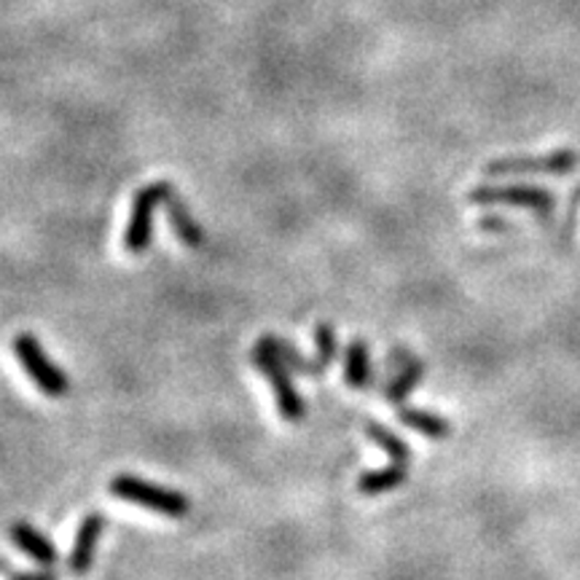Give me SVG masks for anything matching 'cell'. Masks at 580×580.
<instances>
[{"mask_svg": "<svg viewBox=\"0 0 580 580\" xmlns=\"http://www.w3.org/2000/svg\"><path fill=\"white\" fill-rule=\"evenodd\" d=\"M111 494L121 503L140 505V508H149L167 518H183L191 511V500L183 492L162 484H151V481L130 473H119L116 479H111Z\"/></svg>", "mask_w": 580, "mask_h": 580, "instance_id": "cell-1", "label": "cell"}, {"mask_svg": "<svg viewBox=\"0 0 580 580\" xmlns=\"http://www.w3.org/2000/svg\"><path fill=\"white\" fill-rule=\"evenodd\" d=\"M11 350H14V358L20 360L22 371L30 376V382L39 387V393H44L46 398H63V395H67L70 380H67L65 371L46 355V350L33 333H17Z\"/></svg>", "mask_w": 580, "mask_h": 580, "instance_id": "cell-2", "label": "cell"}, {"mask_svg": "<svg viewBox=\"0 0 580 580\" xmlns=\"http://www.w3.org/2000/svg\"><path fill=\"white\" fill-rule=\"evenodd\" d=\"M250 358H253L255 369L266 376L269 387H272L274 393V401H277L280 417L288 419V423H302V419L307 417V403H304L302 395H298V390L293 387L288 365L274 355L266 344H261V341L255 344L253 355Z\"/></svg>", "mask_w": 580, "mask_h": 580, "instance_id": "cell-3", "label": "cell"}, {"mask_svg": "<svg viewBox=\"0 0 580 580\" xmlns=\"http://www.w3.org/2000/svg\"><path fill=\"white\" fill-rule=\"evenodd\" d=\"M578 167V154L572 149H557L546 156H505L494 158L484 167L490 178H518V175H570Z\"/></svg>", "mask_w": 580, "mask_h": 580, "instance_id": "cell-4", "label": "cell"}, {"mask_svg": "<svg viewBox=\"0 0 580 580\" xmlns=\"http://www.w3.org/2000/svg\"><path fill=\"white\" fill-rule=\"evenodd\" d=\"M169 183H151V186L140 188L138 197L132 201L130 223L124 231V250L132 255L145 253L154 240V212L158 205H164V197L169 194Z\"/></svg>", "mask_w": 580, "mask_h": 580, "instance_id": "cell-5", "label": "cell"}, {"mask_svg": "<svg viewBox=\"0 0 580 580\" xmlns=\"http://www.w3.org/2000/svg\"><path fill=\"white\" fill-rule=\"evenodd\" d=\"M468 201H473V205L527 207V210L540 212V216H548L557 205L548 188L537 186H479L468 194Z\"/></svg>", "mask_w": 580, "mask_h": 580, "instance_id": "cell-6", "label": "cell"}, {"mask_svg": "<svg viewBox=\"0 0 580 580\" xmlns=\"http://www.w3.org/2000/svg\"><path fill=\"white\" fill-rule=\"evenodd\" d=\"M102 529H106V516L100 511H91L84 516V522L78 524L76 540H73L70 557H67V567H70L73 576H84L91 570V561H95L97 543H100Z\"/></svg>", "mask_w": 580, "mask_h": 580, "instance_id": "cell-7", "label": "cell"}, {"mask_svg": "<svg viewBox=\"0 0 580 580\" xmlns=\"http://www.w3.org/2000/svg\"><path fill=\"white\" fill-rule=\"evenodd\" d=\"M9 537L22 554H28V557L35 561V565L52 567L54 561H57V548H54V543L48 540L41 529H35L33 524H28V522L11 524Z\"/></svg>", "mask_w": 580, "mask_h": 580, "instance_id": "cell-8", "label": "cell"}, {"mask_svg": "<svg viewBox=\"0 0 580 580\" xmlns=\"http://www.w3.org/2000/svg\"><path fill=\"white\" fill-rule=\"evenodd\" d=\"M164 210H167L169 226H173L183 245L199 248L201 242H205V231H201V226L197 221H194V216L188 212V207L183 205L178 194H175V188H169V194L164 197Z\"/></svg>", "mask_w": 580, "mask_h": 580, "instance_id": "cell-9", "label": "cell"}, {"mask_svg": "<svg viewBox=\"0 0 580 580\" xmlns=\"http://www.w3.org/2000/svg\"><path fill=\"white\" fill-rule=\"evenodd\" d=\"M398 419L406 427H412L414 433L419 436L433 438V441H444V438L451 436V425L438 414L425 412V408H414V406H401L398 408Z\"/></svg>", "mask_w": 580, "mask_h": 580, "instance_id": "cell-10", "label": "cell"}, {"mask_svg": "<svg viewBox=\"0 0 580 580\" xmlns=\"http://www.w3.org/2000/svg\"><path fill=\"white\" fill-rule=\"evenodd\" d=\"M261 344H266L269 350H272L274 355L283 360V363L288 365L291 371H296V374H304V376L326 374V371L317 365V360H309L302 350H298L296 344H291L288 339H280V336L269 333V336H264V339H261Z\"/></svg>", "mask_w": 580, "mask_h": 580, "instance_id": "cell-11", "label": "cell"}, {"mask_svg": "<svg viewBox=\"0 0 580 580\" xmlns=\"http://www.w3.org/2000/svg\"><path fill=\"white\" fill-rule=\"evenodd\" d=\"M344 380L352 390H365L371 382V350L363 339H352L344 355Z\"/></svg>", "mask_w": 580, "mask_h": 580, "instance_id": "cell-12", "label": "cell"}, {"mask_svg": "<svg viewBox=\"0 0 580 580\" xmlns=\"http://www.w3.org/2000/svg\"><path fill=\"white\" fill-rule=\"evenodd\" d=\"M406 466H401V462H393V466L380 470H369V473L358 479V492L365 494V497H376V494L398 490L406 481Z\"/></svg>", "mask_w": 580, "mask_h": 580, "instance_id": "cell-13", "label": "cell"}, {"mask_svg": "<svg viewBox=\"0 0 580 580\" xmlns=\"http://www.w3.org/2000/svg\"><path fill=\"white\" fill-rule=\"evenodd\" d=\"M423 376H425V365H423V360L412 358L406 365H403L401 374L395 376V380H390L387 390H384V401H390V403H403V398H408V395H412V390L417 387V384H419V380H423Z\"/></svg>", "mask_w": 580, "mask_h": 580, "instance_id": "cell-14", "label": "cell"}, {"mask_svg": "<svg viewBox=\"0 0 580 580\" xmlns=\"http://www.w3.org/2000/svg\"><path fill=\"white\" fill-rule=\"evenodd\" d=\"M365 433H369V438L376 444V447H382L390 457H393V462H401V466H408V462H412V449H408L395 433H390L387 427H382L380 423H371Z\"/></svg>", "mask_w": 580, "mask_h": 580, "instance_id": "cell-15", "label": "cell"}, {"mask_svg": "<svg viewBox=\"0 0 580 580\" xmlns=\"http://www.w3.org/2000/svg\"><path fill=\"white\" fill-rule=\"evenodd\" d=\"M315 347H317V365H320L322 371H328V365L333 363L336 358V331L331 322H317L315 328Z\"/></svg>", "mask_w": 580, "mask_h": 580, "instance_id": "cell-16", "label": "cell"}, {"mask_svg": "<svg viewBox=\"0 0 580 580\" xmlns=\"http://www.w3.org/2000/svg\"><path fill=\"white\" fill-rule=\"evenodd\" d=\"M9 580H59L48 567H41L35 572H9Z\"/></svg>", "mask_w": 580, "mask_h": 580, "instance_id": "cell-17", "label": "cell"}, {"mask_svg": "<svg viewBox=\"0 0 580 580\" xmlns=\"http://www.w3.org/2000/svg\"><path fill=\"white\" fill-rule=\"evenodd\" d=\"M479 229L481 231H508L511 223L503 221V218H497V216H484L479 221Z\"/></svg>", "mask_w": 580, "mask_h": 580, "instance_id": "cell-18", "label": "cell"}]
</instances>
